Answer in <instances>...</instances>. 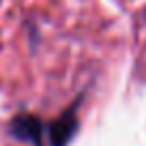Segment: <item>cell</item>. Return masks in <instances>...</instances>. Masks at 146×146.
<instances>
[{"label":"cell","mask_w":146,"mask_h":146,"mask_svg":"<svg viewBox=\"0 0 146 146\" xmlns=\"http://www.w3.org/2000/svg\"><path fill=\"white\" fill-rule=\"evenodd\" d=\"M9 133L15 140L30 146H43V135H45V125L41 118L32 114H17L9 123Z\"/></svg>","instance_id":"1"},{"label":"cell","mask_w":146,"mask_h":146,"mask_svg":"<svg viewBox=\"0 0 146 146\" xmlns=\"http://www.w3.org/2000/svg\"><path fill=\"white\" fill-rule=\"evenodd\" d=\"M78 105L80 101H75L67 112H62L54 123H50L45 127L47 137H50V146H67L75 137V133L80 129V120H78V114H75Z\"/></svg>","instance_id":"2"}]
</instances>
